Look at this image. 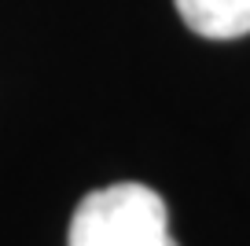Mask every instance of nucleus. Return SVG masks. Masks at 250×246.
<instances>
[{
    "mask_svg": "<svg viewBox=\"0 0 250 246\" xmlns=\"http://www.w3.org/2000/svg\"><path fill=\"white\" fill-rule=\"evenodd\" d=\"M188 30L210 41H232L250 33V0H173Z\"/></svg>",
    "mask_w": 250,
    "mask_h": 246,
    "instance_id": "obj_2",
    "label": "nucleus"
},
{
    "mask_svg": "<svg viewBox=\"0 0 250 246\" xmlns=\"http://www.w3.org/2000/svg\"><path fill=\"white\" fill-rule=\"evenodd\" d=\"M66 246H177V239L162 195L147 184L122 180L78 202Z\"/></svg>",
    "mask_w": 250,
    "mask_h": 246,
    "instance_id": "obj_1",
    "label": "nucleus"
}]
</instances>
